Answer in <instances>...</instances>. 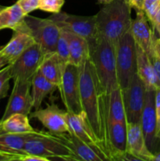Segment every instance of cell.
<instances>
[{
	"label": "cell",
	"instance_id": "cell-1",
	"mask_svg": "<svg viewBox=\"0 0 160 161\" xmlns=\"http://www.w3.org/2000/svg\"><path fill=\"white\" fill-rule=\"evenodd\" d=\"M81 104L88 124L108 153V122L106 114V94L102 88L90 58L84 60L79 66Z\"/></svg>",
	"mask_w": 160,
	"mask_h": 161
},
{
	"label": "cell",
	"instance_id": "cell-21",
	"mask_svg": "<svg viewBox=\"0 0 160 161\" xmlns=\"http://www.w3.org/2000/svg\"><path fill=\"white\" fill-rule=\"evenodd\" d=\"M107 122H118L127 125L126 113L124 105L122 91L120 87L116 88L107 94L106 99Z\"/></svg>",
	"mask_w": 160,
	"mask_h": 161
},
{
	"label": "cell",
	"instance_id": "cell-37",
	"mask_svg": "<svg viewBox=\"0 0 160 161\" xmlns=\"http://www.w3.org/2000/svg\"><path fill=\"white\" fill-rule=\"evenodd\" d=\"M130 7L136 9V11L143 10L144 0H125Z\"/></svg>",
	"mask_w": 160,
	"mask_h": 161
},
{
	"label": "cell",
	"instance_id": "cell-15",
	"mask_svg": "<svg viewBox=\"0 0 160 161\" xmlns=\"http://www.w3.org/2000/svg\"><path fill=\"white\" fill-rule=\"evenodd\" d=\"M130 32L136 45L150 58L154 53V42L156 37L144 10L136 11V17L132 21Z\"/></svg>",
	"mask_w": 160,
	"mask_h": 161
},
{
	"label": "cell",
	"instance_id": "cell-11",
	"mask_svg": "<svg viewBox=\"0 0 160 161\" xmlns=\"http://www.w3.org/2000/svg\"><path fill=\"white\" fill-rule=\"evenodd\" d=\"M146 86L137 74L132 78L126 88L122 90L128 123L140 124L145 98Z\"/></svg>",
	"mask_w": 160,
	"mask_h": 161
},
{
	"label": "cell",
	"instance_id": "cell-24",
	"mask_svg": "<svg viewBox=\"0 0 160 161\" xmlns=\"http://www.w3.org/2000/svg\"><path fill=\"white\" fill-rule=\"evenodd\" d=\"M37 133L29 134H9L0 135V151L13 154H24V146L30 138L35 136Z\"/></svg>",
	"mask_w": 160,
	"mask_h": 161
},
{
	"label": "cell",
	"instance_id": "cell-3",
	"mask_svg": "<svg viewBox=\"0 0 160 161\" xmlns=\"http://www.w3.org/2000/svg\"><path fill=\"white\" fill-rule=\"evenodd\" d=\"M89 58L106 95L119 87L116 69L115 47L111 42L99 36L95 45L89 50Z\"/></svg>",
	"mask_w": 160,
	"mask_h": 161
},
{
	"label": "cell",
	"instance_id": "cell-42",
	"mask_svg": "<svg viewBox=\"0 0 160 161\" xmlns=\"http://www.w3.org/2000/svg\"><path fill=\"white\" fill-rule=\"evenodd\" d=\"M97 1L99 2L100 3H101V4H108V3H111L112 1H114V0H97Z\"/></svg>",
	"mask_w": 160,
	"mask_h": 161
},
{
	"label": "cell",
	"instance_id": "cell-34",
	"mask_svg": "<svg viewBox=\"0 0 160 161\" xmlns=\"http://www.w3.org/2000/svg\"><path fill=\"white\" fill-rule=\"evenodd\" d=\"M24 154H22V155H20V154H13L0 151V161H20L21 157Z\"/></svg>",
	"mask_w": 160,
	"mask_h": 161
},
{
	"label": "cell",
	"instance_id": "cell-16",
	"mask_svg": "<svg viewBox=\"0 0 160 161\" xmlns=\"http://www.w3.org/2000/svg\"><path fill=\"white\" fill-rule=\"evenodd\" d=\"M13 31V33L10 40L6 46H3L0 51L9 61V64H12L24 51L35 43L24 20Z\"/></svg>",
	"mask_w": 160,
	"mask_h": 161
},
{
	"label": "cell",
	"instance_id": "cell-38",
	"mask_svg": "<svg viewBox=\"0 0 160 161\" xmlns=\"http://www.w3.org/2000/svg\"><path fill=\"white\" fill-rule=\"evenodd\" d=\"M152 28H153L154 33L155 34V32H156V34L158 35L157 37H160V8H159V10H158V15H157L155 24ZM155 37H156V36H155Z\"/></svg>",
	"mask_w": 160,
	"mask_h": 161
},
{
	"label": "cell",
	"instance_id": "cell-44",
	"mask_svg": "<svg viewBox=\"0 0 160 161\" xmlns=\"http://www.w3.org/2000/svg\"><path fill=\"white\" fill-rule=\"evenodd\" d=\"M4 7H5V6H1V5H0V11H1L3 9H4Z\"/></svg>",
	"mask_w": 160,
	"mask_h": 161
},
{
	"label": "cell",
	"instance_id": "cell-22",
	"mask_svg": "<svg viewBox=\"0 0 160 161\" xmlns=\"http://www.w3.org/2000/svg\"><path fill=\"white\" fill-rule=\"evenodd\" d=\"M136 74L145 84L146 88H159L158 79L153 64L148 55L136 45Z\"/></svg>",
	"mask_w": 160,
	"mask_h": 161
},
{
	"label": "cell",
	"instance_id": "cell-9",
	"mask_svg": "<svg viewBox=\"0 0 160 161\" xmlns=\"http://www.w3.org/2000/svg\"><path fill=\"white\" fill-rule=\"evenodd\" d=\"M45 53L37 43H35L24 51L10 66L13 80H30L39 70Z\"/></svg>",
	"mask_w": 160,
	"mask_h": 161
},
{
	"label": "cell",
	"instance_id": "cell-27",
	"mask_svg": "<svg viewBox=\"0 0 160 161\" xmlns=\"http://www.w3.org/2000/svg\"><path fill=\"white\" fill-rule=\"evenodd\" d=\"M25 16L26 14L17 3L10 6H5L0 11V31L6 28L15 29L24 21Z\"/></svg>",
	"mask_w": 160,
	"mask_h": 161
},
{
	"label": "cell",
	"instance_id": "cell-25",
	"mask_svg": "<svg viewBox=\"0 0 160 161\" xmlns=\"http://www.w3.org/2000/svg\"><path fill=\"white\" fill-rule=\"evenodd\" d=\"M1 127L4 133L29 134L38 132L30 124L28 115L22 113H14L1 120Z\"/></svg>",
	"mask_w": 160,
	"mask_h": 161
},
{
	"label": "cell",
	"instance_id": "cell-39",
	"mask_svg": "<svg viewBox=\"0 0 160 161\" xmlns=\"http://www.w3.org/2000/svg\"><path fill=\"white\" fill-rule=\"evenodd\" d=\"M154 53L160 60V37H157L154 42Z\"/></svg>",
	"mask_w": 160,
	"mask_h": 161
},
{
	"label": "cell",
	"instance_id": "cell-45",
	"mask_svg": "<svg viewBox=\"0 0 160 161\" xmlns=\"http://www.w3.org/2000/svg\"><path fill=\"white\" fill-rule=\"evenodd\" d=\"M3 47H2V46H0V51H1V50H2V49H3Z\"/></svg>",
	"mask_w": 160,
	"mask_h": 161
},
{
	"label": "cell",
	"instance_id": "cell-6",
	"mask_svg": "<svg viewBox=\"0 0 160 161\" xmlns=\"http://www.w3.org/2000/svg\"><path fill=\"white\" fill-rule=\"evenodd\" d=\"M50 19L61 28H65L86 39L89 50L95 45L99 38L96 17L94 16H77L60 12L53 14Z\"/></svg>",
	"mask_w": 160,
	"mask_h": 161
},
{
	"label": "cell",
	"instance_id": "cell-8",
	"mask_svg": "<svg viewBox=\"0 0 160 161\" xmlns=\"http://www.w3.org/2000/svg\"><path fill=\"white\" fill-rule=\"evenodd\" d=\"M59 92L66 111L73 114H81L83 113L78 66L69 63L67 64Z\"/></svg>",
	"mask_w": 160,
	"mask_h": 161
},
{
	"label": "cell",
	"instance_id": "cell-32",
	"mask_svg": "<svg viewBox=\"0 0 160 161\" xmlns=\"http://www.w3.org/2000/svg\"><path fill=\"white\" fill-rule=\"evenodd\" d=\"M40 0H17V3L20 6L26 15L39 9Z\"/></svg>",
	"mask_w": 160,
	"mask_h": 161
},
{
	"label": "cell",
	"instance_id": "cell-28",
	"mask_svg": "<svg viewBox=\"0 0 160 161\" xmlns=\"http://www.w3.org/2000/svg\"><path fill=\"white\" fill-rule=\"evenodd\" d=\"M160 8V0H144L143 10L145 13L148 21L154 27Z\"/></svg>",
	"mask_w": 160,
	"mask_h": 161
},
{
	"label": "cell",
	"instance_id": "cell-12",
	"mask_svg": "<svg viewBox=\"0 0 160 161\" xmlns=\"http://www.w3.org/2000/svg\"><path fill=\"white\" fill-rule=\"evenodd\" d=\"M31 86V81L30 80H13V87L1 120L14 113L29 116L33 108L32 97L30 93Z\"/></svg>",
	"mask_w": 160,
	"mask_h": 161
},
{
	"label": "cell",
	"instance_id": "cell-26",
	"mask_svg": "<svg viewBox=\"0 0 160 161\" xmlns=\"http://www.w3.org/2000/svg\"><path fill=\"white\" fill-rule=\"evenodd\" d=\"M64 136L67 144L74 151L79 160L103 161L92 148L79 139L72 131L70 133H64Z\"/></svg>",
	"mask_w": 160,
	"mask_h": 161
},
{
	"label": "cell",
	"instance_id": "cell-33",
	"mask_svg": "<svg viewBox=\"0 0 160 161\" xmlns=\"http://www.w3.org/2000/svg\"><path fill=\"white\" fill-rule=\"evenodd\" d=\"M155 113H156V138L160 141V88L155 91Z\"/></svg>",
	"mask_w": 160,
	"mask_h": 161
},
{
	"label": "cell",
	"instance_id": "cell-10",
	"mask_svg": "<svg viewBox=\"0 0 160 161\" xmlns=\"http://www.w3.org/2000/svg\"><path fill=\"white\" fill-rule=\"evenodd\" d=\"M155 91L153 88H147L144 106L141 115V124L146 144L152 153L158 152L160 142L156 138V113H155Z\"/></svg>",
	"mask_w": 160,
	"mask_h": 161
},
{
	"label": "cell",
	"instance_id": "cell-40",
	"mask_svg": "<svg viewBox=\"0 0 160 161\" xmlns=\"http://www.w3.org/2000/svg\"><path fill=\"white\" fill-rule=\"evenodd\" d=\"M8 64H9V61H8L6 58V57L3 56L1 53V52H0V70H1L2 69H3L4 67H6V65H8Z\"/></svg>",
	"mask_w": 160,
	"mask_h": 161
},
{
	"label": "cell",
	"instance_id": "cell-23",
	"mask_svg": "<svg viewBox=\"0 0 160 161\" xmlns=\"http://www.w3.org/2000/svg\"><path fill=\"white\" fill-rule=\"evenodd\" d=\"M56 86L44 77L38 71L31 79V97L33 101V108L37 110L41 108L44 99L55 91Z\"/></svg>",
	"mask_w": 160,
	"mask_h": 161
},
{
	"label": "cell",
	"instance_id": "cell-5",
	"mask_svg": "<svg viewBox=\"0 0 160 161\" xmlns=\"http://www.w3.org/2000/svg\"><path fill=\"white\" fill-rule=\"evenodd\" d=\"M115 59L119 87L123 90L136 73V47L130 30L115 46Z\"/></svg>",
	"mask_w": 160,
	"mask_h": 161
},
{
	"label": "cell",
	"instance_id": "cell-35",
	"mask_svg": "<svg viewBox=\"0 0 160 161\" xmlns=\"http://www.w3.org/2000/svg\"><path fill=\"white\" fill-rule=\"evenodd\" d=\"M150 59L152 61V64H153L154 69H155V74H156L157 79H158V84H159V88H160V60L157 58L156 55L155 54V53L150 57Z\"/></svg>",
	"mask_w": 160,
	"mask_h": 161
},
{
	"label": "cell",
	"instance_id": "cell-30",
	"mask_svg": "<svg viewBox=\"0 0 160 161\" xmlns=\"http://www.w3.org/2000/svg\"><path fill=\"white\" fill-rule=\"evenodd\" d=\"M65 0H40L39 9L45 12L57 14L61 11Z\"/></svg>",
	"mask_w": 160,
	"mask_h": 161
},
{
	"label": "cell",
	"instance_id": "cell-13",
	"mask_svg": "<svg viewBox=\"0 0 160 161\" xmlns=\"http://www.w3.org/2000/svg\"><path fill=\"white\" fill-rule=\"evenodd\" d=\"M38 119L49 131L53 134L70 133L71 128L67 123V111L61 109L55 104L47 105L45 108L35 110L29 115Z\"/></svg>",
	"mask_w": 160,
	"mask_h": 161
},
{
	"label": "cell",
	"instance_id": "cell-18",
	"mask_svg": "<svg viewBox=\"0 0 160 161\" xmlns=\"http://www.w3.org/2000/svg\"><path fill=\"white\" fill-rule=\"evenodd\" d=\"M126 152L141 161H153L154 153L147 148L140 124H127Z\"/></svg>",
	"mask_w": 160,
	"mask_h": 161
},
{
	"label": "cell",
	"instance_id": "cell-19",
	"mask_svg": "<svg viewBox=\"0 0 160 161\" xmlns=\"http://www.w3.org/2000/svg\"><path fill=\"white\" fill-rule=\"evenodd\" d=\"M61 31L64 35L68 44V63L79 67L85 59L89 58V43L83 37L75 34L69 30L61 28Z\"/></svg>",
	"mask_w": 160,
	"mask_h": 161
},
{
	"label": "cell",
	"instance_id": "cell-41",
	"mask_svg": "<svg viewBox=\"0 0 160 161\" xmlns=\"http://www.w3.org/2000/svg\"><path fill=\"white\" fill-rule=\"evenodd\" d=\"M153 161H160V150L154 153Z\"/></svg>",
	"mask_w": 160,
	"mask_h": 161
},
{
	"label": "cell",
	"instance_id": "cell-36",
	"mask_svg": "<svg viewBox=\"0 0 160 161\" xmlns=\"http://www.w3.org/2000/svg\"><path fill=\"white\" fill-rule=\"evenodd\" d=\"M20 161H50V160H48L47 158H45V157H39V156L24 153L21 157Z\"/></svg>",
	"mask_w": 160,
	"mask_h": 161
},
{
	"label": "cell",
	"instance_id": "cell-17",
	"mask_svg": "<svg viewBox=\"0 0 160 161\" xmlns=\"http://www.w3.org/2000/svg\"><path fill=\"white\" fill-rule=\"evenodd\" d=\"M107 130L111 160H124L127 151V125L110 122Z\"/></svg>",
	"mask_w": 160,
	"mask_h": 161
},
{
	"label": "cell",
	"instance_id": "cell-20",
	"mask_svg": "<svg viewBox=\"0 0 160 161\" xmlns=\"http://www.w3.org/2000/svg\"><path fill=\"white\" fill-rule=\"evenodd\" d=\"M66 65L67 64L62 62L56 52H53L45 53L39 71L59 90Z\"/></svg>",
	"mask_w": 160,
	"mask_h": 161
},
{
	"label": "cell",
	"instance_id": "cell-2",
	"mask_svg": "<svg viewBox=\"0 0 160 161\" xmlns=\"http://www.w3.org/2000/svg\"><path fill=\"white\" fill-rule=\"evenodd\" d=\"M131 9L125 0H114L105 4L95 15L99 36L115 47L119 39L130 30L133 21Z\"/></svg>",
	"mask_w": 160,
	"mask_h": 161
},
{
	"label": "cell",
	"instance_id": "cell-31",
	"mask_svg": "<svg viewBox=\"0 0 160 161\" xmlns=\"http://www.w3.org/2000/svg\"><path fill=\"white\" fill-rule=\"evenodd\" d=\"M56 53L60 58V59L62 61L63 63L65 64H68L69 61V48L68 44L64 35L61 33L60 34V37L58 39L57 44H56Z\"/></svg>",
	"mask_w": 160,
	"mask_h": 161
},
{
	"label": "cell",
	"instance_id": "cell-4",
	"mask_svg": "<svg viewBox=\"0 0 160 161\" xmlns=\"http://www.w3.org/2000/svg\"><path fill=\"white\" fill-rule=\"evenodd\" d=\"M24 153L45 157L48 160H79L74 151L67 144L63 134L39 131L30 138L24 146Z\"/></svg>",
	"mask_w": 160,
	"mask_h": 161
},
{
	"label": "cell",
	"instance_id": "cell-29",
	"mask_svg": "<svg viewBox=\"0 0 160 161\" xmlns=\"http://www.w3.org/2000/svg\"><path fill=\"white\" fill-rule=\"evenodd\" d=\"M11 79L10 66L8 64L0 70V100L7 95L9 88V80Z\"/></svg>",
	"mask_w": 160,
	"mask_h": 161
},
{
	"label": "cell",
	"instance_id": "cell-7",
	"mask_svg": "<svg viewBox=\"0 0 160 161\" xmlns=\"http://www.w3.org/2000/svg\"><path fill=\"white\" fill-rule=\"evenodd\" d=\"M24 22L35 43L44 53L56 52L61 28L52 19L39 18L28 14L25 16Z\"/></svg>",
	"mask_w": 160,
	"mask_h": 161
},
{
	"label": "cell",
	"instance_id": "cell-43",
	"mask_svg": "<svg viewBox=\"0 0 160 161\" xmlns=\"http://www.w3.org/2000/svg\"><path fill=\"white\" fill-rule=\"evenodd\" d=\"M4 133V132L3 131V130H2V127H1V120H0V135H1V134H3Z\"/></svg>",
	"mask_w": 160,
	"mask_h": 161
},
{
	"label": "cell",
	"instance_id": "cell-14",
	"mask_svg": "<svg viewBox=\"0 0 160 161\" xmlns=\"http://www.w3.org/2000/svg\"><path fill=\"white\" fill-rule=\"evenodd\" d=\"M67 119L72 133L75 134L79 139L92 148L102 160H109L106 150L93 132L84 113L73 114L67 112Z\"/></svg>",
	"mask_w": 160,
	"mask_h": 161
}]
</instances>
